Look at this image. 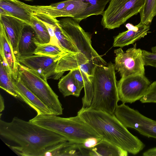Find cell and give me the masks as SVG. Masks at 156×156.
<instances>
[{"mask_svg": "<svg viewBox=\"0 0 156 156\" xmlns=\"http://www.w3.org/2000/svg\"><path fill=\"white\" fill-rule=\"evenodd\" d=\"M0 135L18 144L19 146H11L10 148L22 156H41L48 147L67 140L53 131L16 117L10 122L0 119Z\"/></svg>", "mask_w": 156, "mask_h": 156, "instance_id": "cell-1", "label": "cell"}, {"mask_svg": "<svg viewBox=\"0 0 156 156\" xmlns=\"http://www.w3.org/2000/svg\"><path fill=\"white\" fill-rule=\"evenodd\" d=\"M77 115L103 139L135 155L145 146L137 137L131 133L114 114L82 108Z\"/></svg>", "mask_w": 156, "mask_h": 156, "instance_id": "cell-2", "label": "cell"}, {"mask_svg": "<svg viewBox=\"0 0 156 156\" xmlns=\"http://www.w3.org/2000/svg\"><path fill=\"white\" fill-rule=\"evenodd\" d=\"M115 64H96L93 74L94 95L89 108L114 114L119 101Z\"/></svg>", "mask_w": 156, "mask_h": 156, "instance_id": "cell-3", "label": "cell"}, {"mask_svg": "<svg viewBox=\"0 0 156 156\" xmlns=\"http://www.w3.org/2000/svg\"><path fill=\"white\" fill-rule=\"evenodd\" d=\"M95 64L83 53H69L58 61L55 73L60 78L64 73L71 71L80 89L84 88L82 98L83 108H88L93 100L94 87L93 74Z\"/></svg>", "mask_w": 156, "mask_h": 156, "instance_id": "cell-4", "label": "cell"}, {"mask_svg": "<svg viewBox=\"0 0 156 156\" xmlns=\"http://www.w3.org/2000/svg\"><path fill=\"white\" fill-rule=\"evenodd\" d=\"M29 121L63 136L69 141L80 143L89 137H101L77 115L64 118L53 114H37Z\"/></svg>", "mask_w": 156, "mask_h": 156, "instance_id": "cell-5", "label": "cell"}, {"mask_svg": "<svg viewBox=\"0 0 156 156\" xmlns=\"http://www.w3.org/2000/svg\"><path fill=\"white\" fill-rule=\"evenodd\" d=\"M19 77L23 84L56 115L63 113V108L58 96L47 80L32 70L19 63Z\"/></svg>", "mask_w": 156, "mask_h": 156, "instance_id": "cell-6", "label": "cell"}, {"mask_svg": "<svg viewBox=\"0 0 156 156\" xmlns=\"http://www.w3.org/2000/svg\"><path fill=\"white\" fill-rule=\"evenodd\" d=\"M58 23L62 33L71 41L79 52L95 64L107 65L93 48L90 34L83 29L79 23L73 17H67L58 20Z\"/></svg>", "mask_w": 156, "mask_h": 156, "instance_id": "cell-7", "label": "cell"}, {"mask_svg": "<svg viewBox=\"0 0 156 156\" xmlns=\"http://www.w3.org/2000/svg\"><path fill=\"white\" fill-rule=\"evenodd\" d=\"M144 0H109L102 15L101 24L104 28L119 27L142 9Z\"/></svg>", "mask_w": 156, "mask_h": 156, "instance_id": "cell-8", "label": "cell"}, {"mask_svg": "<svg viewBox=\"0 0 156 156\" xmlns=\"http://www.w3.org/2000/svg\"><path fill=\"white\" fill-rule=\"evenodd\" d=\"M114 115L126 128L134 129L143 136L156 139V121L124 103L118 105Z\"/></svg>", "mask_w": 156, "mask_h": 156, "instance_id": "cell-9", "label": "cell"}, {"mask_svg": "<svg viewBox=\"0 0 156 156\" xmlns=\"http://www.w3.org/2000/svg\"><path fill=\"white\" fill-rule=\"evenodd\" d=\"M142 50L137 48L135 44L133 48L124 52L121 48L115 50V68L121 77L131 75L145 74Z\"/></svg>", "mask_w": 156, "mask_h": 156, "instance_id": "cell-10", "label": "cell"}, {"mask_svg": "<svg viewBox=\"0 0 156 156\" xmlns=\"http://www.w3.org/2000/svg\"><path fill=\"white\" fill-rule=\"evenodd\" d=\"M151 83L144 75H131L121 77L117 82L119 101L122 103H132L145 94Z\"/></svg>", "mask_w": 156, "mask_h": 156, "instance_id": "cell-11", "label": "cell"}, {"mask_svg": "<svg viewBox=\"0 0 156 156\" xmlns=\"http://www.w3.org/2000/svg\"><path fill=\"white\" fill-rule=\"evenodd\" d=\"M65 55L51 57L34 55L19 57V63L32 70L44 79L47 80L55 75V70L58 60Z\"/></svg>", "mask_w": 156, "mask_h": 156, "instance_id": "cell-12", "label": "cell"}, {"mask_svg": "<svg viewBox=\"0 0 156 156\" xmlns=\"http://www.w3.org/2000/svg\"><path fill=\"white\" fill-rule=\"evenodd\" d=\"M128 30L115 37L113 43L114 47L122 48L133 44L140 39L144 37L150 32V25L140 23L134 26L130 23L126 25Z\"/></svg>", "mask_w": 156, "mask_h": 156, "instance_id": "cell-13", "label": "cell"}, {"mask_svg": "<svg viewBox=\"0 0 156 156\" xmlns=\"http://www.w3.org/2000/svg\"><path fill=\"white\" fill-rule=\"evenodd\" d=\"M0 57L6 62L10 70L12 79L16 80L19 77L18 64L19 62L14 55L11 43L2 22L0 21Z\"/></svg>", "mask_w": 156, "mask_h": 156, "instance_id": "cell-14", "label": "cell"}, {"mask_svg": "<svg viewBox=\"0 0 156 156\" xmlns=\"http://www.w3.org/2000/svg\"><path fill=\"white\" fill-rule=\"evenodd\" d=\"M0 21L3 24L15 56L18 62L19 42L23 29L28 24L17 18L9 16L0 15Z\"/></svg>", "mask_w": 156, "mask_h": 156, "instance_id": "cell-15", "label": "cell"}, {"mask_svg": "<svg viewBox=\"0 0 156 156\" xmlns=\"http://www.w3.org/2000/svg\"><path fill=\"white\" fill-rule=\"evenodd\" d=\"M13 83L20 100L34 109L37 114H53L50 110L23 84L19 77L16 80H13Z\"/></svg>", "mask_w": 156, "mask_h": 156, "instance_id": "cell-16", "label": "cell"}, {"mask_svg": "<svg viewBox=\"0 0 156 156\" xmlns=\"http://www.w3.org/2000/svg\"><path fill=\"white\" fill-rule=\"evenodd\" d=\"M80 143L67 140L59 142L47 148L41 156H85Z\"/></svg>", "mask_w": 156, "mask_h": 156, "instance_id": "cell-17", "label": "cell"}, {"mask_svg": "<svg viewBox=\"0 0 156 156\" xmlns=\"http://www.w3.org/2000/svg\"><path fill=\"white\" fill-rule=\"evenodd\" d=\"M37 43L34 30L30 25L27 24L23 30L19 42L18 58L34 55L38 46Z\"/></svg>", "mask_w": 156, "mask_h": 156, "instance_id": "cell-18", "label": "cell"}, {"mask_svg": "<svg viewBox=\"0 0 156 156\" xmlns=\"http://www.w3.org/2000/svg\"><path fill=\"white\" fill-rule=\"evenodd\" d=\"M0 8L7 11L11 16L30 24L33 12L27 4L18 0H0Z\"/></svg>", "mask_w": 156, "mask_h": 156, "instance_id": "cell-19", "label": "cell"}, {"mask_svg": "<svg viewBox=\"0 0 156 156\" xmlns=\"http://www.w3.org/2000/svg\"><path fill=\"white\" fill-rule=\"evenodd\" d=\"M128 153L112 144L102 139L96 146L88 149V156H127Z\"/></svg>", "mask_w": 156, "mask_h": 156, "instance_id": "cell-20", "label": "cell"}, {"mask_svg": "<svg viewBox=\"0 0 156 156\" xmlns=\"http://www.w3.org/2000/svg\"><path fill=\"white\" fill-rule=\"evenodd\" d=\"M58 87L64 97L70 95L79 97L81 90L71 71L62 77L58 83Z\"/></svg>", "mask_w": 156, "mask_h": 156, "instance_id": "cell-21", "label": "cell"}, {"mask_svg": "<svg viewBox=\"0 0 156 156\" xmlns=\"http://www.w3.org/2000/svg\"><path fill=\"white\" fill-rule=\"evenodd\" d=\"M88 3V6L80 15L73 18L78 23L93 16L102 15L106 5L109 0H80Z\"/></svg>", "mask_w": 156, "mask_h": 156, "instance_id": "cell-22", "label": "cell"}, {"mask_svg": "<svg viewBox=\"0 0 156 156\" xmlns=\"http://www.w3.org/2000/svg\"><path fill=\"white\" fill-rule=\"evenodd\" d=\"M0 87L15 98L20 100V97L13 83L12 75L1 61L0 64Z\"/></svg>", "mask_w": 156, "mask_h": 156, "instance_id": "cell-23", "label": "cell"}, {"mask_svg": "<svg viewBox=\"0 0 156 156\" xmlns=\"http://www.w3.org/2000/svg\"><path fill=\"white\" fill-rule=\"evenodd\" d=\"M36 35V44H44L49 43L50 36L45 24L33 14L30 24Z\"/></svg>", "mask_w": 156, "mask_h": 156, "instance_id": "cell-24", "label": "cell"}, {"mask_svg": "<svg viewBox=\"0 0 156 156\" xmlns=\"http://www.w3.org/2000/svg\"><path fill=\"white\" fill-rule=\"evenodd\" d=\"M88 3L80 0H70L69 3L61 10L60 17H75L83 12Z\"/></svg>", "mask_w": 156, "mask_h": 156, "instance_id": "cell-25", "label": "cell"}, {"mask_svg": "<svg viewBox=\"0 0 156 156\" xmlns=\"http://www.w3.org/2000/svg\"><path fill=\"white\" fill-rule=\"evenodd\" d=\"M56 20L54 28L55 34L59 46L68 53H77L79 51L71 41L65 35L61 30Z\"/></svg>", "mask_w": 156, "mask_h": 156, "instance_id": "cell-26", "label": "cell"}, {"mask_svg": "<svg viewBox=\"0 0 156 156\" xmlns=\"http://www.w3.org/2000/svg\"><path fill=\"white\" fill-rule=\"evenodd\" d=\"M139 13L140 23L149 25L156 16V0H144L143 7Z\"/></svg>", "mask_w": 156, "mask_h": 156, "instance_id": "cell-27", "label": "cell"}, {"mask_svg": "<svg viewBox=\"0 0 156 156\" xmlns=\"http://www.w3.org/2000/svg\"><path fill=\"white\" fill-rule=\"evenodd\" d=\"M37 45L34 55L55 57L65 55L69 53L60 47L49 43Z\"/></svg>", "mask_w": 156, "mask_h": 156, "instance_id": "cell-28", "label": "cell"}, {"mask_svg": "<svg viewBox=\"0 0 156 156\" xmlns=\"http://www.w3.org/2000/svg\"><path fill=\"white\" fill-rule=\"evenodd\" d=\"M140 101L142 103H156V81L151 84L145 94Z\"/></svg>", "mask_w": 156, "mask_h": 156, "instance_id": "cell-29", "label": "cell"}, {"mask_svg": "<svg viewBox=\"0 0 156 156\" xmlns=\"http://www.w3.org/2000/svg\"><path fill=\"white\" fill-rule=\"evenodd\" d=\"M142 53L144 66L156 68V53L142 50Z\"/></svg>", "mask_w": 156, "mask_h": 156, "instance_id": "cell-30", "label": "cell"}, {"mask_svg": "<svg viewBox=\"0 0 156 156\" xmlns=\"http://www.w3.org/2000/svg\"><path fill=\"white\" fill-rule=\"evenodd\" d=\"M102 139L101 137H89L81 142L80 145L82 148L90 149L96 146Z\"/></svg>", "mask_w": 156, "mask_h": 156, "instance_id": "cell-31", "label": "cell"}, {"mask_svg": "<svg viewBox=\"0 0 156 156\" xmlns=\"http://www.w3.org/2000/svg\"><path fill=\"white\" fill-rule=\"evenodd\" d=\"M143 156H156V147L150 149L143 153Z\"/></svg>", "mask_w": 156, "mask_h": 156, "instance_id": "cell-32", "label": "cell"}, {"mask_svg": "<svg viewBox=\"0 0 156 156\" xmlns=\"http://www.w3.org/2000/svg\"><path fill=\"white\" fill-rule=\"evenodd\" d=\"M5 108L4 99L1 94L0 95V112L1 113Z\"/></svg>", "mask_w": 156, "mask_h": 156, "instance_id": "cell-33", "label": "cell"}, {"mask_svg": "<svg viewBox=\"0 0 156 156\" xmlns=\"http://www.w3.org/2000/svg\"><path fill=\"white\" fill-rule=\"evenodd\" d=\"M0 15L11 16L9 12L1 8H0Z\"/></svg>", "mask_w": 156, "mask_h": 156, "instance_id": "cell-34", "label": "cell"}, {"mask_svg": "<svg viewBox=\"0 0 156 156\" xmlns=\"http://www.w3.org/2000/svg\"><path fill=\"white\" fill-rule=\"evenodd\" d=\"M25 1H33L34 0H24Z\"/></svg>", "mask_w": 156, "mask_h": 156, "instance_id": "cell-35", "label": "cell"}]
</instances>
